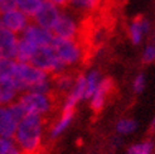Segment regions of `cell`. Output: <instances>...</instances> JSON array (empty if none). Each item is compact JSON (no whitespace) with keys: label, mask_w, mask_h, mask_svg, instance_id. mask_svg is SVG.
<instances>
[{"label":"cell","mask_w":155,"mask_h":154,"mask_svg":"<svg viewBox=\"0 0 155 154\" xmlns=\"http://www.w3.org/2000/svg\"><path fill=\"white\" fill-rule=\"evenodd\" d=\"M0 2H2V0H0Z\"/></svg>","instance_id":"24"},{"label":"cell","mask_w":155,"mask_h":154,"mask_svg":"<svg viewBox=\"0 0 155 154\" xmlns=\"http://www.w3.org/2000/svg\"><path fill=\"white\" fill-rule=\"evenodd\" d=\"M59 14L61 13L57 9L56 4H53L51 0H43L41 8L34 14V17L32 18V20L35 23V24L51 30L53 28V25L56 24Z\"/></svg>","instance_id":"6"},{"label":"cell","mask_w":155,"mask_h":154,"mask_svg":"<svg viewBox=\"0 0 155 154\" xmlns=\"http://www.w3.org/2000/svg\"><path fill=\"white\" fill-rule=\"evenodd\" d=\"M115 91H116V83L111 77H107V79L101 81V83H98L95 94L92 95L94 97H92L91 101V109L95 115H98L102 111L106 99L110 95H114Z\"/></svg>","instance_id":"7"},{"label":"cell","mask_w":155,"mask_h":154,"mask_svg":"<svg viewBox=\"0 0 155 154\" xmlns=\"http://www.w3.org/2000/svg\"><path fill=\"white\" fill-rule=\"evenodd\" d=\"M64 10L71 12L77 18L95 14L101 9V0H68Z\"/></svg>","instance_id":"8"},{"label":"cell","mask_w":155,"mask_h":154,"mask_svg":"<svg viewBox=\"0 0 155 154\" xmlns=\"http://www.w3.org/2000/svg\"><path fill=\"white\" fill-rule=\"evenodd\" d=\"M98 86V72L94 71L91 72L88 79H87V85H86V91H84V97H91L95 94V91Z\"/></svg>","instance_id":"16"},{"label":"cell","mask_w":155,"mask_h":154,"mask_svg":"<svg viewBox=\"0 0 155 154\" xmlns=\"http://www.w3.org/2000/svg\"><path fill=\"white\" fill-rule=\"evenodd\" d=\"M8 107V110L10 111V114L13 115V118L15 119V121L19 122L21 119H24L25 118V115L28 114L27 109L24 107V105H23L18 99H15L14 101L9 102L8 105H5Z\"/></svg>","instance_id":"15"},{"label":"cell","mask_w":155,"mask_h":154,"mask_svg":"<svg viewBox=\"0 0 155 154\" xmlns=\"http://www.w3.org/2000/svg\"><path fill=\"white\" fill-rule=\"evenodd\" d=\"M52 45L57 53L58 59L66 67L77 68V70L81 71L83 67L88 66L84 51L77 41L54 37Z\"/></svg>","instance_id":"1"},{"label":"cell","mask_w":155,"mask_h":154,"mask_svg":"<svg viewBox=\"0 0 155 154\" xmlns=\"http://www.w3.org/2000/svg\"><path fill=\"white\" fill-rule=\"evenodd\" d=\"M21 38H24L32 44L39 47V45H48L52 44L54 35L49 29H45L41 25L35 24L32 20L29 24L25 27V29L21 32Z\"/></svg>","instance_id":"5"},{"label":"cell","mask_w":155,"mask_h":154,"mask_svg":"<svg viewBox=\"0 0 155 154\" xmlns=\"http://www.w3.org/2000/svg\"><path fill=\"white\" fill-rule=\"evenodd\" d=\"M15 2H17V6L23 13L27 14L29 18H33L41 8L43 0H15Z\"/></svg>","instance_id":"14"},{"label":"cell","mask_w":155,"mask_h":154,"mask_svg":"<svg viewBox=\"0 0 155 154\" xmlns=\"http://www.w3.org/2000/svg\"><path fill=\"white\" fill-rule=\"evenodd\" d=\"M51 2H52L53 4H56L57 6H59L61 9H63V8H66V6H67V4H68V0H51Z\"/></svg>","instance_id":"23"},{"label":"cell","mask_w":155,"mask_h":154,"mask_svg":"<svg viewBox=\"0 0 155 154\" xmlns=\"http://www.w3.org/2000/svg\"><path fill=\"white\" fill-rule=\"evenodd\" d=\"M136 124L133 120H121L117 124V130L120 133H130L135 129Z\"/></svg>","instance_id":"19"},{"label":"cell","mask_w":155,"mask_h":154,"mask_svg":"<svg viewBox=\"0 0 155 154\" xmlns=\"http://www.w3.org/2000/svg\"><path fill=\"white\" fill-rule=\"evenodd\" d=\"M155 61V47L154 45H150V47L146 48L145 53H144V57H143V62L144 63H150Z\"/></svg>","instance_id":"21"},{"label":"cell","mask_w":155,"mask_h":154,"mask_svg":"<svg viewBox=\"0 0 155 154\" xmlns=\"http://www.w3.org/2000/svg\"><path fill=\"white\" fill-rule=\"evenodd\" d=\"M15 66V61L0 57V76H12Z\"/></svg>","instance_id":"17"},{"label":"cell","mask_w":155,"mask_h":154,"mask_svg":"<svg viewBox=\"0 0 155 154\" xmlns=\"http://www.w3.org/2000/svg\"><path fill=\"white\" fill-rule=\"evenodd\" d=\"M135 91L136 92H140L141 90H143V87H144V76L143 75H140V76H137L136 77V80H135Z\"/></svg>","instance_id":"22"},{"label":"cell","mask_w":155,"mask_h":154,"mask_svg":"<svg viewBox=\"0 0 155 154\" xmlns=\"http://www.w3.org/2000/svg\"><path fill=\"white\" fill-rule=\"evenodd\" d=\"M18 122L15 121L10 111L4 105H0V136L14 138Z\"/></svg>","instance_id":"11"},{"label":"cell","mask_w":155,"mask_h":154,"mask_svg":"<svg viewBox=\"0 0 155 154\" xmlns=\"http://www.w3.org/2000/svg\"><path fill=\"white\" fill-rule=\"evenodd\" d=\"M51 32L54 37L64 38V39H74L78 32V24L76 22V15L71 12L62 9V13L53 25Z\"/></svg>","instance_id":"4"},{"label":"cell","mask_w":155,"mask_h":154,"mask_svg":"<svg viewBox=\"0 0 155 154\" xmlns=\"http://www.w3.org/2000/svg\"><path fill=\"white\" fill-rule=\"evenodd\" d=\"M19 92L12 76H0V105H8L18 97Z\"/></svg>","instance_id":"10"},{"label":"cell","mask_w":155,"mask_h":154,"mask_svg":"<svg viewBox=\"0 0 155 154\" xmlns=\"http://www.w3.org/2000/svg\"><path fill=\"white\" fill-rule=\"evenodd\" d=\"M17 2L15 0H2L0 2V13L9 12L13 9H17Z\"/></svg>","instance_id":"20"},{"label":"cell","mask_w":155,"mask_h":154,"mask_svg":"<svg viewBox=\"0 0 155 154\" xmlns=\"http://www.w3.org/2000/svg\"><path fill=\"white\" fill-rule=\"evenodd\" d=\"M19 38L6 28H0V57L15 61Z\"/></svg>","instance_id":"9"},{"label":"cell","mask_w":155,"mask_h":154,"mask_svg":"<svg viewBox=\"0 0 155 154\" xmlns=\"http://www.w3.org/2000/svg\"><path fill=\"white\" fill-rule=\"evenodd\" d=\"M148 29V23L144 19L143 15H137V17L134 18L133 23L129 28V34H130V38L133 41L134 44H137L141 39V35L145 30Z\"/></svg>","instance_id":"13"},{"label":"cell","mask_w":155,"mask_h":154,"mask_svg":"<svg viewBox=\"0 0 155 154\" xmlns=\"http://www.w3.org/2000/svg\"><path fill=\"white\" fill-rule=\"evenodd\" d=\"M12 77L14 79L18 92L23 94V92H27L33 85L48 79V73L43 70L34 67L30 63H23V62H17L15 61Z\"/></svg>","instance_id":"2"},{"label":"cell","mask_w":155,"mask_h":154,"mask_svg":"<svg viewBox=\"0 0 155 154\" xmlns=\"http://www.w3.org/2000/svg\"><path fill=\"white\" fill-rule=\"evenodd\" d=\"M151 150V144L150 143H144L134 145L129 149V154H149Z\"/></svg>","instance_id":"18"},{"label":"cell","mask_w":155,"mask_h":154,"mask_svg":"<svg viewBox=\"0 0 155 154\" xmlns=\"http://www.w3.org/2000/svg\"><path fill=\"white\" fill-rule=\"evenodd\" d=\"M35 48H37V45L32 44L27 39H24V38H20V39L18 41L15 61H17V62H23V63H29V61H30V58H32Z\"/></svg>","instance_id":"12"},{"label":"cell","mask_w":155,"mask_h":154,"mask_svg":"<svg viewBox=\"0 0 155 154\" xmlns=\"http://www.w3.org/2000/svg\"><path fill=\"white\" fill-rule=\"evenodd\" d=\"M29 63L37 68H39V70L45 71L47 73H54V72L63 71L66 68H71V67H66L58 59L57 53L52 44L37 47L32 58L29 61Z\"/></svg>","instance_id":"3"}]
</instances>
